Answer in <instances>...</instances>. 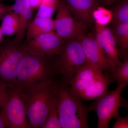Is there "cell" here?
<instances>
[{"label":"cell","instance_id":"obj_4","mask_svg":"<svg viewBox=\"0 0 128 128\" xmlns=\"http://www.w3.org/2000/svg\"><path fill=\"white\" fill-rule=\"evenodd\" d=\"M56 58L62 82L68 85L87 62L78 37L65 40Z\"/></svg>","mask_w":128,"mask_h":128},{"label":"cell","instance_id":"obj_5","mask_svg":"<svg viewBox=\"0 0 128 128\" xmlns=\"http://www.w3.org/2000/svg\"><path fill=\"white\" fill-rule=\"evenodd\" d=\"M27 54L22 44L16 45L11 40L0 44V84L8 89L14 87L18 68Z\"/></svg>","mask_w":128,"mask_h":128},{"label":"cell","instance_id":"obj_11","mask_svg":"<svg viewBox=\"0 0 128 128\" xmlns=\"http://www.w3.org/2000/svg\"><path fill=\"white\" fill-rule=\"evenodd\" d=\"M95 33L99 46L105 54L108 62L112 68L121 64L119 53L112 29L108 25L95 22Z\"/></svg>","mask_w":128,"mask_h":128},{"label":"cell","instance_id":"obj_15","mask_svg":"<svg viewBox=\"0 0 128 128\" xmlns=\"http://www.w3.org/2000/svg\"><path fill=\"white\" fill-rule=\"evenodd\" d=\"M108 73H104L102 78L96 80L78 96L82 100H90L103 96L108 92L110 84L112 83Z\"/></svg>","mask_w":128,"mask_h":128},{"label":"cell","instance_id":"obj_22","mask_svg":"<svg viewBox=\"0 0 128 128\" xmlns=\"http://www.w3.org/2000/svg\"><path fill=\"white\" fill-rule=\"evenodd\" d=\"M42 128H62L60 123L56 97L50 104L46 121Z\"/></svg>","mask_w":128,"mask_h":128},{"label":"cell","instance_id":"obj_17","mask_svg":"<svg viewBox=\"0 0 128 128\" xmlns=\"http://www.w3.org/2000/svg\"><path fill=\"white\" fill-rule=\"evenodd\" d=\"M112 29L116 44L120 57L124 58L128 56V22L118 24Z\"/></svg>","mask_w":128,"mask_h":128},{"label":"cell","instance_id":"obj_9","mask_svg":"<svg viewBox=\"0 0 128 128\" xmlns=\"http://www.w3.org/2000/svg\"><path fill=\"white\" fill-rule=\"evenodd\" d=\"M54 22V32L64 40L78 37L86 33V28L76 20L64 0L60 1Z\"/></svg>","mask_w":128,"mask_h":128},{"label":"cell","instance_id":"obj_19","mask_svg":"<svg viewBox=\"0 0 128 128\" xmlns=\"http://www.w3.org/2000/svg\"><path fill=\"white\" fill-rule=\"evenodd\" d=\"M112 82H116L118 86L128 84V57H125L124 61L116 66L112 68L108 73Z\"/></svg>","mask_w":128,"mask_h":128},{"label":"cell","instance_id":"obj_28","mask_svg":"<svg viewBox=\"0 0 128 128\" xmlns=\"http://www.w3.org/2000/svg\"><path fill=\"white\" fill-rule=\"evenodd\" d=\"M42 0H28L30 6L33 9H38L41 4Z\"/></svg>","mask_w":128,"mask_h":128},{"label":"cell","instance_id":"obj_10","mask_svg":"<svg viewBox=\"0 0 128 128\" xmlns=\"http://www.w3.org/2000/svg\"><path fill=\"white\" fill-rule=\"evenodd\" d=\"M78 38L87 62L100 68L102 72L110 73L112 67L97 41L95 32L86 33Z\"/></svg>","mask_w":128,"mask_h":128},{"label":"cell","instance_id":"obj_13","mask_svg":"<svg viewBox=\"0 0 128 128\" xmlns=\"http://www.w3.org/2000/svg\"><path fill=\"white\" fill-rule=\"evenodd\" d=\"M104 75L100 68L87 62L76 72L70 83V89L72 93L78 97Z\"/></svg>","mask_w":128,"mask_h":128},{"label":"cell","instance_id":"obj_20","mask_svg":"<svg viewBox=\"0 0 128 128\" xmlns=\"http://www.w3.org/2000/svg\"><path fill=\"white\" fill-rule=\"evenodd\" d=\"M112 22L114 25L128 22V0H122L112 9Z\"/></svg>","mask_w":128,"mask_h":128},{"label":"cell","instance_id":"obj_23","mask_svg":"<svg viewBox=\"0 0 128 128\" xmlns=\"http://www.w3.org/2000/svg\"><path fill=\"white\" fill-rule=\"evenodd\" d=\"M93 16L94 23L107 25L112 20V11L104 8L98 7L93 12Z\"/></svg>","mask_w":128,"mask_h":128},{"label":"cell","instance_id":"obj_14","mask_svg":"<svg viewBox=\"0 0 128 128\" xmlns=\"http://www.w3.org/2000/svg\"><path fill=\"white\" fill-rule=\"evenodd\" d=\"M13 11L17 14L19 27L15 36L12 40L16 45H20L25 40L27 28L32 19L33 9L28 0H14Z\"/></svg>","mask_w":128,"mask_h":128},{"label":"cell","instance_id":"obj_24","mask_svg":"<svg viewBox=\"0 0 128 128\" xmlns=\"http://www.w3.org/2000/svg\"><path fill=\"white\" fill-rule=\"evenodd\" d=\"M116 119L113 128H128V114L124 117L120 116L118 115L115 117Z\"/></svg>","mask_w":128,"mask_h":128},{"label":"cell","instance_id":"obj_18","mask_svg":"<svg viewBox=\"0 0 128 128\" xmlns=\"http://www.w3.org/2000/svg\"><path fill=\"white\" fill-rule=\"evenodd\" d=\"M0 28L3 36H9L16 34L19 27L18 15L13 11L8 12L2 19Z\"/></svg>","mask_w":128,"mask_h":128},{"label":"cell","instance_id":"obj_25","mask_svg":"<svg viewBox=\"0 0 128 128\" xmlns=\"http://www.w3.org/2000/svg\"><path fill=\"white\" fill-rule=\"evenodd\" d=\"M8 89L0 84V109L7 96Z\"/></svg>","mask_w":128,"mask_h":128},{"label":"cell","instance_id":"obj_21","mask_svg":"<svg viewBox=\"0 0 128 128\" xmlns=\"http://www.w3.org/2000/svg\"><path fill=\"white\" fill-rule=\"evenodd\" d=\"M59 2L58 0H42L35 17L52 18Z\"/></svg>","mask_w":128,"mask_h":128},{"label":"cell","instance_id":"obj_7","mask_svg":"<svg viewBox=\"0 0 128 128\" xmlns=\"http://www.w3.org/2000/svg\"><path fill=\"white\" fill-rule=\"evenodd\" d=\"M25 93L15 88L8 89L7 96L2 104V110L6 128H31L25 108Z\"/></svg>","mask_w":128,"mask_h":128},{"label":"cell","instance_id":"obj_29","mask_svg":"<svg viewBox=\"0 0 128 128\" xmlns=\"http://www.w3.org/2000/svg\"><path fill=\"white\" fill-rule=\"evenodd\" d=\"M99 2L105 6H110L114 3L117 0H99Z\"/></svg>","mask_w":128,"mask_h":128},{"label":"cell","instance_id":"obj_3","mask_svg":"<svg viewBox=\"0 0 128 128\" xmlns=\"http://www.w3.org/2000/svg\"><path fill=\"white\" fill-rule=\"evenodd\" d=\"M58 83L50 80L25 92V108L31 128H42L48 116L50 104L55 98Z\"/></svg>","mask_w":128,"mask_h":128},{"label":"cell","instance_id":"obj_2","mask_svg":"<svg viewBox=\"0 0 128 128\" xmlns=\"http://www.w3.org/2000/svg\"><path fill=\"white\" fill-rule=\"evenodd\" d=\"M56 104L62 128H89V106L72 93L68 85L59 84L56 94Z\"/></svg>","mask_w":128,"mask_h":128},{"label":"cell","instance_id":"obj_31","mask_svg":"<svg viewBox=\"0 0 128 128\" xmlns=\"http://www.w3.org/2000/svg\"><path fill=\"white\" fill-rule=\"evenodd\" d=\"M6 5L4 4H2V3L0 2V9H2L3 8L6 6Z\"/></svg>","mask_w":128,"mask_h":128},{"label":"cell","instance_id":"obj_27","mask_svg":"<svg viewBox=\"0 0 128 128\" xmlns=\"http://www.w3.org/2000/svg\"><path fill=\"white\" fill-rule=\"evenodd\" d=\"M6 128V121L1 108L0 109V128Z\"/></svg>","mask_w":128,"mask_h":128},{"label":"cell","instance_id":"obj_32","mask_svg":"<svg viewBox=\"0 0 128 128\" xmlns=\"http://www.w3.org/2000/svg\"></svg>","mask_w":128,"mask_h":128},{"label":"cell","instance_id":"obj_8","mask_svg":"<svg viewBox=\"0 0 128 128\" xmlns=\"http://www.w3.org/2000/svg\"><path fill=\"white\" fill-rule=\"evenodd\" d=\"M65 40L52 32L40 34L30 41H24L22 44L28 54L52 57L58 54Z\"/></svg>","mask_w":128,"mask_h":128},{"label":"cell","instance_id":"obj_26","mask_svg":"<svg viewBox=\"0 0 128 128\" xmlns=\"http://www.w3.org/2000/svg\"><path fill=\"white\" fill-rule=\"evenodd\" d=\"M13 11V6H7L2 9H0V20H2L4 16L8 12Z\"/></svg>","mask_w":128,"mask_h":128},{"label":"cell","instance_id":"obj_30","mask_svg":"<svg viewBox=\"0 0 128 128\" xmlns=\"http://www.w3.org/2000/svg\"><path fill=\"white\" fill-rule=\"evenodd\" d=\"M3 35L2 34V32L0 30V44L2 42L3 40Z\"/></svg>","mask_w":128,"mask_h":128},{"label":"cell","instance_id":"obj_6","mask_svg":"<svg viewBox=\"0 0 128 128\" xmlns=\"http://www.w3.org/2000/svg\"><path fill=\"white\" fill-rule=\"evenodd\" d=\"M126 84L118 86L114 90L108 92L106 94L96 99L89 106V110L95 111L97 114L98 128H108L111 120L120 115L119 109L125 106L124 99L121 96Z\"/></svg>","mask_w":128,"mask_h":128},{"label":"cell","instance_id":"obj_12","mask_svg":"<svg viewBox=\"0 0 128 128\" xmlns=\"http://www.w3.org/2000/svg\"><path fill=\"white\" fill-rule=\"evenodd\" d=\"M73 18L87 29L94 25L93 14L99 0H64Z\"/></svg>","mask_w":128,"mask_h":128},{"label":"cell","instance_id":"obj_16","mask_svg":"<svg viewBox=\"0 0 128 128\" xmlns=\"http://www.w3.org/2000/svg\"><path fill=\"white\" fill-rule=\"evenodd\" d=\"M52 32H54V26L52 18L34 17L28 25L24 41H30L40 34Z\"/></svg>","mask_w":128,"mask_h":128},{"label":"cell","instance_id":"obj_1","mask_svg":"<svg viewBox=\"0 0 128 128\" xmlns=\"http://www.w3.org/2000/svg\"><path fill=\"white\" fill-rule=\"evenodd\" d=\"M56 56L49 57L27 54L17 70L14 87L25 92L38 85L54 80L60 73Z\"/></svg>","mask_w":128,"mask_h":128}]
</instances>
